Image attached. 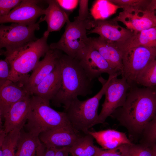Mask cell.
<instances>
[{
    "label": "cell",
    "mask_w": 156,
    "mask_h": 156,
    "mask_svg": "<svg viewBox=\"0 0 156 156\" xmlns=\"http://www.w3.org/2000/svg\"><path fill=\"white\" fill-rule=\"evenodd\" d=\"M156 114V93L152 87H130L124 105L111 116L131 135L142 134Z\"/></svg>",
    "instance_id": "1"
},
{
    "label": "cell",
    "mask_w": 156,
    "mask_h": 156,
    "mask_svg": "<svg viewBox=\"0 0 156 156\" xmlns=\"http://www.w3.org/2000/svg\"><path fill=\"white\" fill-rule=\"evenodd\" d=\"M58 60L61 68V83L51 101L55 106L63 105L65 108L78 96L91 94L93 81L75 58L62 53Z\"/></svg>",
    "instance_id": "2"
},
{
    "label": "cell",
    "mask_w": 156,
    "mask_h": 156,
    "mask_svg": "<svg viewBox=\"0 0 156 156\" xmlns=\"http://www.w3.org/2000/svg\"><path fill=\"white\" fill-rule=\"evenodd\" d=\"M49 36L44 33L41 38L5 56L11 67L10 81L27 83L28 73L33 70L40 58L50 49L47 43Z\"/></svg>",
    "instance_id": "3"
},
{
    "label": "cell",
    "mask_w": 156,
    "mask_h": 156,
    "mask_svg": "<svg viewBox=\"0 0 156 156\" xmlns=\"http://www.w3.org/2000/svg\"><path fill=\"white\" fill-rule=\"evenodd\" d=\"M114 76L109 75L107 80L99 77L98 79L102 87L97 93L84 101H80L77 97L64 108V112L72 127L76 131H81L86 134L89 129L98 124V109L100 101L105 94L109 81Z\"/></svg>",
    "instance_id": "4"
},
{
    "label": "cell",
    "mask_w": 156,
    "mask_h": 156,
    "mask_svg": "<svg viewBox=\"0 0 156 156\" xmlns=\"http://www.w3.org/2000/svg\"><path fill=\"white\" fill-rule=\"evenodd\" d=\"M27 121L24 126L26 131L37 136L51 130L71 126L64 112L54 110L50 107V102L33 95H31Z\"/></svg>",
    "instance_id": "5"
},
{
    "label": "cell",
    "mask_w": 156,
    "mask_h": 156,
    "mask_svg": "<svg viewBox=\"0 0 156 156\" xmlns=\"http://www.w3.org/2000/svg\"><path fill=\"white\" fill-rule=\"evenodd\" d=\"M94 20L84 21L68 19L64 32L57 42L49 45L51 49H56L64 52L68 56L74 58L77 53L85 47L88 42L87 29L93 27Z\"/></svg>",
    "instance_id": "6"
},
{
    "label": "cell",
    "mask_w": 156,
    "mask_h": 156,
    "mask_svg": "<svg viewBox=\"0 0 156 156\" xmlns=\"http://www.w3.org/2000/svg\"><path fill=\"white\" fill-rule=\"evenodd\" d=\"M122 77L132 87L135 86L139 74L156 60V48L139 46L123 52Z\"/></svg>",
    "instance_id": "7"
},
{
    "label": "cell",
    "mask_w": 156,
    "mask_h": 156,
    "mask_svg": "<svg viewBox=\"0 0 156 156\" xmlns=\"http://www.w3.org/2000/svg\"><path fill=\"white\" fill-rule=\"evenodd\" d=\"M40 29L38 22L26 25L12 23L9 25L2 24L0 26V48L5 50L1 51L5 56L15 51L31 41L37 40L36 31Z\"/></svg>",
    "instance_id": "8"
},
{
    "label": "cell",
    "mask_w": 156,
    "mask_h": 156,
    "mask_svg": "<svg viewBox=\"0 0 156 156\" xmlns=\"http://www.w3.org/2000/svg\"><path fill=\"white\" fill-rule=\"evenodd\" d=\"M150 4L144 6L124 7L112 19L122 23L134 33L156 27L155 12Z\"/></svg>",
    "instance_id": "9"
},
{
    "label": "cell",
    "mask_w": 156,
    "mask_h": 156,
    "mask_svg": "<svg viewBox=\"0 0 156 156\" xmlns=\"http://www.w3.org/2000/svg\"><path fill=\"white\" fill-rule=\"evenodd\" d=\"M115 75L110 80L105 91V99L99 115L98 124L103 123L118 108L125 103L131 86L124 78Z\"/></svg>",
    "instance_id": "10"
},
{
    "label": "cell",
    "mask_w": 156,
    "mask_h": 156,
    "mask_svg": "<svg viewBox=\"0 0 156 156\" xmlns=\"http://www.w3.org/2000/svg\"><path fill=\"white\" fill-rule=\"evenodd\" d=\"M92 80L103 73L109 75H121L112 68L99 52L89 42L78 51L74 57Z\"/></svg>",
    "instance_id": "11"
},
{
    "label": "cell",
    "mask_w": 156,
    "mask_h": 156,
    "mask_svg": "<svg viewBox=\"0 0 156 156\" xmlns=\"http://www.w3.org/2000/svg\"><path fill=\"white\" fill-rule=\"evenodd\" d=\"M40 1L38 0H22L7 15L0 17V23H12L29 25L36 23L38 18L45 13V9L38 5Z\"/></svg>",
    "instance_id": "12"
},
{
    "label": "cell",
    "mask_w": 156,
    "mask_h": 156,
    "mask_svg": "<svg viewBox=\"0 0 156 156\" xmlns=\"http://www.w3.org/2000/svg\"><path fill=\"white\" fill-rule=\"evenodd\" d=\"M111 20H94V28L87 31V34L95 33L102 38L116 43L123 42L130 38L134 32Z\"/></svg>",
    "instance_id": "13"
},
{
    "label": "cell",
    "mask_w": 156,
    "mask_h": 156,
    "mask_svg": "<svg viewBox=\"0 0 156 156\" xmlns=\"http://www.w3.org/2000/svg\"><path fill=\"white\" fill-rule=\"evenodd\" d=\"M30 93L24 83L9 80L0 82V118H4L13 105Z\"/></svg>",
    "instance_id": "14"
},
{
    "label": "cell",
    "mask_w": 156,
    "mask_h": 156,
    "mask_svg": "<svg viewBox=\"0 0 156 156\" xmlns=\"http://www.w3.org/2000/svg\"><path fill=\"white\" fill-rule=\"evenodd\" d=\"M80 136L71 126H70L42 132L38 137L46 147L61 148L71 146Z\"/></svg>",
    "instance_id": "15"
},
{
    "label": "cell",
    "mask_w": 156,
    "mask_h": 156,
    "mask_svg": "<svg viewBox=\"0 0 156 156\" xmlns=\"http://www.w3.org/2000/svg\"><path fill=\"white\" fill-rule=\"evenodd\" d=\"M31 94H29L10 107L5 116L3 128L6 134L14 129L23 128L31 109Z\"/></svg>",
    "instance_id": "16"
},
{
    "label": "cell",
    "mask_w": 156,
    "mask_h": 156,
    "mask_svg": "<svg viewBox=\"0 0 156 156\" xmlns=\"http://www.w3.org/2000/svg\"><path fill=\"white\" fill-rule=\"evenodd\" d=\"M62 54L60 50L50 49L43 58L39 61L29 77L27 88L31 93L32 90L55 68L57 59Z\"/></svg>",
    "instance_id": "17"
},
{
    "label": "cell",
    "mask_w": 156,
    "mask_h": 156,
    "mask_svg": "<svg viewBox=\"0 0 156 156\" xmlns=\"http://www.w3.org/2000/svg\"><path fill=\"white\" fill-rule=\"evenodd\" d=\"M88 42L99 52L112 68L121 75L123 53L114 42L100 37H89Z\"/></svg>",
    "instance_id": "18"
},
{
    "label": "cell",
    "mask_w": 156,
    "mask_h": 156,
    "mask_svg": "<svg viewBox=\"0 0 156 156\" xmlns=\"http://www.w3.org/2000/svg\"><path fill=\"white\" fill-rule=\"evenodd\" d=\"M58 58L54 69L34 88L31 95L38 96L49 102L55 96L61 83V68Z\"/></svg>",
    "instance_id": "19"
},
{
    "label": "cell",
    "mask_w": 156,
    "mask_h": 156,
    "mask_svg": "<svg viewBox=\"0 0 156 156\" xmlns=\"http://www.w3.org/2000/svg\"><path fill=\"white\" fill-rule=\"evenodd\" d=\"M48 4L45 9L44 16L41 17L39 23L45 21L47 24V30L44 31L49 35L51 32L60 31L69 19V14L59 6L56 0L46 1Z\"/></svg>",
    "instance_id": "20"
},
{
    "label": "cell",
    "mask_w": 156,
    "mask_h": 156,
    "mask_svg": "<svg viewBox=\"0 0 156 156\" xmlns=\"http://www.w3.org/2000/svg\"><path fill=\"white\" fill-rule=\"evenodd\" d=\"M87 133L92 135L104 149H112L122 145L132 144L125 133L113 129L89 131Z\"/></svg>",
    "instance_id": "21"
},
{
    "label": "cell",
    "mask_w": 156,
    "mask_h": 156,
    "mask_svg": "<svg viewBox=\"0 0 156 156\" xmlns=\"http://www.w3.org/2000/svg\"><path fill=\"white\" fill-rule=\"evenodd\" d=\"M114 43L122 53L130 49L139 46L156 48V27L134 32L126 41Z\"/></svg>",
    "instance_id": "22"
},
{
    "label": "cell",
    "mask_w": 156,
    "mask_h": 156,
    "mask_svg": "<svg viewBox=\"0 0 156 156\" xmlns=\"http://www.w3.org/2000/svg\"><path fill=\"white\" fill-rule=\"evenodd\" d=\"M38 136L21 131L17 144L15 156H38L42 145Z\"/></svg>",
    "instance_id": "23"
},
{
    "label": "cell",
    "mask_w": 156,
    "mask_h": 156,
    "mask_svg": "<svg viewBox=\"0 0 156 156\" xmlns=\"http://www.w3.org/2000/svg\"><path fill=\"white\" fill-rule=\"evenodd\" d=\"M94 138L89 134L80 136L75 143L69 148L72 156H94L98 147L94 144Z\"/></svg>",
    "instance_id": "24"
},
{
    "label": "cell",
    "mask_w": 156,
    "mask_h": 156,
    "mask_svg": "<svg viewBox=\"0 0 156 156\" xmlns=\"http://www.w3.org/2000/svg\"><path fill=\"white\" fill-rule=\"evenodd\" d=\"M23 128H16L7 134L0 145V156H15V150L21 131Z\"/></svg>",
    "instance_id": "25"
},
{
    "label": "cell",
    "mask_w": 156,
    "mask_h": 156,
    "mask_svg": "<svg viewBox=\"0 0 156 156\" xmlns=\"http://www.w3.org/2000/svg\"><path fill=\"white\" fill-rule=\"evenodd\" d=\"M136 84L145 87L156 86V60L151 63L138 75Z\"/></svg>",
    "instance_id": "26"
},
{
    "label": "cell",
    "mask_w": 156,
    "mask_h": 156,
    "mask_svg": "<svg viewBox=\"0 0 156 156\" xmlns=\"http://www.w3.org/2000/svg\"><path fill=\"white\" fill-rule=\"evenodd\" d=\"M140 144L147 146H156V114L148 124L142 133Z\"/></svg>",
    "instance_id": "27"
},
{
    "label": "cell",
    "mask_w": 156,
    "mask_h": 156,
    "mask_svg": "<svg viewBox=\"0 0 156 156\" xmlns=\"http://www.w3.org/2000/svg\"><path fill=\"white\" fill-rule=\"evenodd\" d=\"M156 147L132 143L129 144L125 156H155Z\"/></svg>",
    "instance_id": "28"
},
{
    "label": "cell",
    "mask_w": 156,
    "mask_h": 156,
    "mask_svg": "<svg viewBox=\"0 0 156 156\" xmlns=\"http://www.w3.org/2000/svg\"><path fill=\"white\" fill-rule=\"evenodd\" d=\"M129 144H130L122 145L111 149H104L98 147L94 156H125Z\"/></svg>",
    "instance_id": "29"
},
{
    "label": "cell",
    "mask_w": 156,
    "mask_h": 156,
    "mask_svg": "<svg viewBox=\"0 0 156 156\" xmlns=\"http://www.w3.org/2000/svg\"><path fill=\"white\" fill-rule=\"evenodd\" d=\"M109 1L114 4L122 8L125 7L144 6L149 4L151 0H111Z\"/></svg>",
    "instance_id": "30"
},
{
    "label": "cell",
    "mask_w": 156,
    "mask_h": 156,
    "mask_svg": "<svg viewBox=\"0 0 156 156\" xmlns=\"http://www.w3.org/2000/svg\"><path fill=\"white\" fill-rule=\"evenodd\" d=\"M22 1L21 0H0V17L7 15Z\"/></svg>",
    "instance_id": "31"
},
{
    "label": "cell",
    "mask_w": 156,
    "mask_h": 156,
    "mask_svg": "<svg viewBox=\"0 0 156 156\" xmlns=\"http://www.w3.org/2000/svg\"><path fill=\"white\" fill-rule=\"evenodd\" d=\"M88 0H79V9L77 16L74 18V20L83 21L90 19V14L88 8Z\"/></svg>",
    "instance_id": "32"
},
{
    "label": "cell",
    "mask_w": 156,
    "mask_h": 156,
    "mask_svg": "<svg viewBox=\"0 0 156 156\" xmlns=\"http://www.w3.org/2000/svg\"><path fill=\"white\" fill-rule=\"evenodd\" d=\"M11 67L9 63L5 58L0 60V82L10 80Z\"/></svg>",
    "instance_id": "33"
},
{
    "label": "cell",
    "mask_w": 156,
    "mask_h": 156,
    "mask_svg": "<svg viewBox=\"0 0 156 156\" xmlns=\"http://www.w3.org/2000/svg\"><path fill=\"white\" fill-rule=\"evenodd\" d=\"M56 1L68 14L74 10L79 3V0H56Z\"/></svg>",
    "instance_id": "34"
},
{
    "label": "cell",
    "mask_w": 156,
    "mask_h": 156,
    "mask_svg": "<svg viewBox=\"0 0 156 156\" xmlns=\"http://www.w3.org/2000/svg\"><path fill=\"white\" fill-rule=\"evenodd\" d=\"M57 148L54 147H45L44 151L40 156H55Z\"/></svg>",
    "instance_id": "35"
},
{
    "label": "cell",
    "mask_w": 156,
    "mask_h": 156,
    "mask_svg": "<svg viewBox=\"0 0 156 156\" xmlns=\"http://www.w3.org/2000/svg\"><path fill=\"white\" fill-rule=\"evenodd\" d=\"M68 147L57 148L55 156H68L70 153Z\"/></svg>",
    "instance_id": "36"
},
{
    "label": "cell",
    "mask_w": 156,
    "mask_h": 156,
    "mask_svg": "<svg viewBox=\"0 0 156 156\" xmlns=\"http://www.w3.org/2000/svg\"><path fill=\"white\" fill-rule=\"evenodd\" d=\"M150 5V6L156 12V0H151Z\"/></svg>",
    "instance_id": "37"
},
{
    "label": "cell",
    "mask_w": 156,
    "mask_h": 156,
    "mask_svg": "<svg viewBox=\"0 0 156 156\" xmlns=\"http://www.w3.org/2000/svg\"><path fill=\"white\" fill-rule=\"evenodd\" d=\"M152 88H153V90L156 93V86Z\"/></svg>",
    "instance_id": "38"
},
{
    "label": "cell",
    "mask_w": 156,
    "mask_h": 156,
    "mask_svg": "<svg viewBox=\"0 0 156 156\" xmlns=\"http://www.w3.org/2000/svg\"><path fill=\"white\" fill-rule=\"evenodd\" d=\"M156 155V152H155V155Z\"/></svg>",
    "instance_id": "39"
},
{
    "label": "cell",
    "mask_w": 156,
    "mask_h": 156,
    "mask_svg": "<svg viewBox=\"0 0 156 156\" xmlns=\"http://www.w3.org/2000/svg\"><path fill=\"white\" fill-rule=\"evenodd\" d=\"M155 156H156V155H155Z\"/></svg>",
    "instance_id": "40"
}]
</instances>
